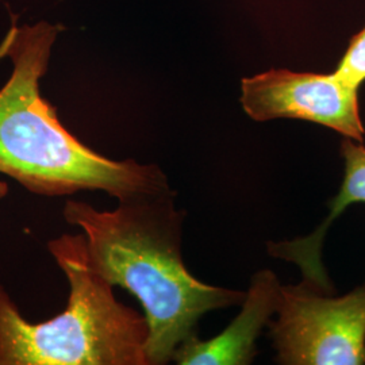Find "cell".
Instances as JSON below:
<instances>
[{
  "label": "cell",
  "instance_id": "obj_2",
  "mask_svg": "<svg viewBox=\"0 0 365 365\" xmlns=\"http://www.w3.org/2000/svg\"><path fill=\"white\" fill-rule=\"evenodd\" d=\"M60 27L13 25L0 45V173L42 196L105 191L123 200L170 191L156 164L103 156L66 130L39 91Z\"/></svg>",
  "mask_w": 365,
  "mask_h": 365
},
{
  "label": "cell",
  "instance_id": "obj_8",
  "mask_svg": "<svg viewBox=\"0 0 365 365\" xmlns=\"http://www.w3.org/2000/svg\"><path fill=\"white\" fill-rule=\"evenodd\" d=\"M345 84L359 90L365 81V27L353 36L334 72Z\"/></svg>",
  "mask_w": 365,
  "mask_h": 365
},
{
  "label": "cell",
  "instance_id": "obj_4",
  "mask_svg": "<svg viewBox=\"0 0 365 365\" xmlns=\"http://www.w3.org/2000/svg\"><path fill=\"white\" fill-rule=\"evenodd\" d=\"M276 313L280 364H365V287L330 298L307 284L282 286Z\"/></svg>",
  "mask_w": 365,
  "mask_h": 365
},
{
  "label": "cell",
  "instance_id": "obj_7",
  "mask_svg": "<svg viewBox=\"0 0 365 365\" xmlns=\"http://www.w3.org/2000/svg\"><path fill=\"white\" fill-rule=\"evenodd\" d=\"M361 144L348 137L342 141L344 182L339 195L330 203V215L318 230L302 240L268 244L269 255L298 264L309 286L318 292L331 289L321 259L322 241L329 226L349 205L365 203V148Z\"/></svg>",
  "mask_w": 365,
  "mask_h": 365
},
{
  "label": "cell",
  "instance_id": "obj_5",
  "mask_svg": "<svg viewBox=\"0 0 365 365\" xmlns=\"http://www.w3.org/2000/svg\"><path fill=\"white\" fill-rule=\"evenodd\" d=\"M241 103L257 122L292 118L324 125L363 143L359 90L334 73L319 75L271 69L241 81Z\"/></svg>",
  "mask_w": 365,
  "mask_h": 365
},
{
  "label": "cell",
  "instance_id": "obj_3",
  "mask_svg": "<svg viewBox=\"0 0 365 365\" xmlns=\"http://www.w3.org/2000/svg\"><path fill=\"white\" fill-rule=\"evenodd\" d=\"M69 283L66 310L31 324L0 284V365H148L145 315L92 268L84 235L48 242Z\"/></svg>",
  "mask_w": 365,
  "mask_h": 365
},
{
  "label": "cell",
  "instance_id": "obj_9",
  "mask_svg": "<svg viewBox=\"0 0 365 365\" xmlns=\"http://www.w3.org/2000/svg\"><path fill=\"white\" fill-rule=\"evenodd\" d=\"M7 194H9V187H7V184L0 180V199H3Z\"/></svg>",
  "mask_w": 365,
  "mask_h": 365
},
{
  "label": "cell",
  "instance_id": "obj_1",
  "mask_svg": "<svg viewBox=\"0 0 365 365\" xmlns=\"http://www.w3.org/2000/svg\"><path fill=\"white\" fill-rule=\"evenodd\" d=\"M170 190L118 200L113 211H99L80 200H66L64 218L83 230L92 268L111 286L140 300L149 327L148 365L172 361L176 348L196 334L205 314L241 304L245 292L199 282L182 256L185 212Z\"/></svg>",
  "mask_w": 365,
  "mask_h": 365
},
{
  "label": "cell",
  "instance_id": "obj_6",
  "mask_svg": "<svg viewBox=\"0 0 365 365\" xmlns=\"http://www.w3.org/2000/svg\"><path fill=\"white\" fill-rule=\"evenodd\" d=\"M280 288L272 271L257 272L235 321L207 341L197 339L196 334L185 339L176 348L172 360L180 365L250 364L256 356V339L277 310Z\"/></svg>",
  "mask_w": 365,
  "mask_h": 365
}]
</instances>
